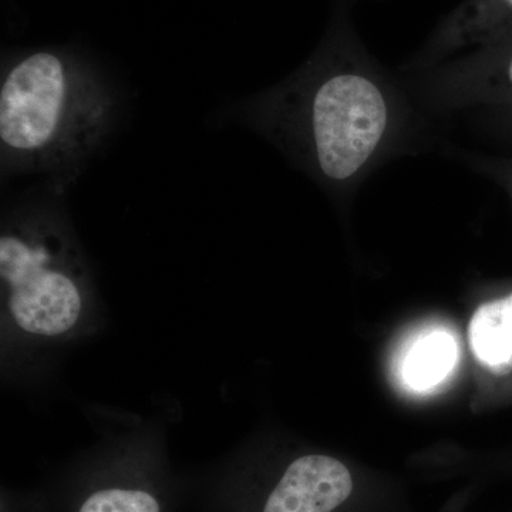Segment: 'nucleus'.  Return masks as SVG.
Instances as JSON below:
<instances>
[{
	"label": "nucleus",
	"instance_id": "obj_4",
	"mask_svg": "<svg viewBox=\"0 0 512 512\" xmlns=\"http://www.w3.org/2000/svg\"><path fill=\"white\" fill-rule=\"evenodd\" d=\"M353 478L336 458L311 454L286 468L264 512H332L350 497Z\"/></svg>",
	"mask_w": 512,
	"mask_h": 512
},
{
	"label": "nucleus",
	"instance_id": "obj_5",
	"mask_svg": "<svg viewBox=\"0 0 512 512\" xmlns=\"http://www.w3.org/2000/svg\"><path fill=\"white\" fill-rule=\"evenodd\" d=\"M468 338L484 365L504 367L512 362V293L483 303L471 318Z\"/></svg>",
	"mask_w": 512,
	"mask_h": 512
},
{
	"label": "nucleus",
	"instance_id": "obj_1",
	"mask_svg": "<svg viewBox=\"0 0 512 512\" xmlns=\"http://www.w3.org/2000/svg\"><path fill=\"white\" fill-rule=\"evenodd\" d=\"M124 94L116 79L52 50L19 57L0 80L2 178L40 175L66 194L119 128Z\"/></svg>",
	"mask_w": 512,
	"mask_h": 512
},
{
	"label": "nucleus",
	"instance_id": "obj_9",
	"mask_svg": "<svg viewBox=\"0 0 512 512\" xmlns=\"http://www.w3.org/2000/svg\"><path fill=\"white\" fill-rule=\"evenodd\" d=\"M507 3H508V5H510V6H511V8H512V0H507Z\"/></svg>",
	"mask_w": 512,
	"mask_h": 512
},
{
	"label": "nucleus",
	"instance_id": "obj_6",
	"mask_svg": "<svg viewBox=\"0 0 512 512\" xmlns=\"http://www.w3.org/2000/svg\"><path fill=\"white\" fill-rule=\"evenodd\" d=\"M457 357V342L450 332L436 329L424 333L404 357V382L419 392L433 389L450 375Z\"/></svg>",
	"mask_w": 512,
	"mask_h": 512
},
{
	"label": "nucleus",
	"instance_id": "obj_7",
	"mask_svg": "<svg viewBox=\"0 0 512 512\" xmlns=\"http://www.w3.org/2000/svg\"><path fill=\"white\" fill-rule=\"evenodd\" d=\"M79 512H161L153 495L140 490H101L84 501Z\"/></svg>",
	"mask_w": 512,
	"mask_h": 512
},
{
	"label": "nucleus",
	"instance_id": "obj_2",
	"mask_svg": "<svg viewBox=\"0 0 512 512\" xmlns=\"http://www.w3.org/2000/svg\"><path fill=\"white\" fill-rule=\"evenodd\" d=\"M16 202L0 237V278L10 318L23 332L56 338L82 316L87 269L63 214L43 187Z\"/></svg>",
	"mask_w": 512,
	"mask_h": 512
},
{
	"label": "nucleus",
	"instance_id": "obj_8",
	"mask_svg": "<svg viewBox=\"0 0 512 512\" xmlns=\"http://www.w3.org/2000/svg\"><path fill=\"white\" fill-rule=\"evenodd\" d=\"M508 77H510V82L512 83V60L510 63V67H508Z\"/></svg>",
	"mask_w": 512,
	"mask_h": 512
},
{
	"label": "nucleus",
	"instance_id": "obj_3",
	"mask_svg": "<svg viewBox=\"0 0 512 512\" xmlns=\"http://www.w3.org/2000/svg\"><path fill=\"white\" fill-rule=\"evenodd\" d=\"M278 111L279 123L305 138L313 164L329 181L355 177L379 148L389 124L382 89L353 72L320 77L305 94L286 97Z\"/></svg>",
	"mask_w": 512,
	"mask_h": 512
}]
</instances>
